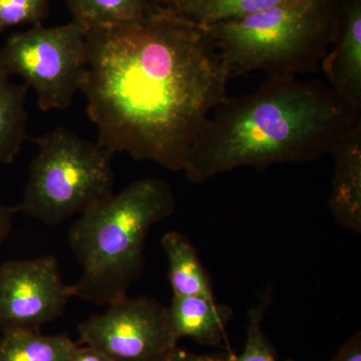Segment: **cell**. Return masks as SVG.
I'll list each match as a JSON object with an SVG mask.
<instances>
[{"label": "cell", "mask_w": 361, "mask_h": 361, "mask_svg": "<svg viewBox=\"0 0 361 361\" xmlns=\"http://www.w3.org/2000/svg\"><path fill=\"white\" fill-rule=\"evenodd\" d=\"M283 0H159L160 6L194 25L207 26L239 20Z\"/></svg>", "instance_id": "14"}, {"label": "cell", "mask_w": 361, "mask_h": 361, "mask_svg": "<svg viewBox=\"0 0 361 361\" xmlns=\"http://www.w3.org/2000/svg\"><path fill=\"white\" fill-rule=\"evenodd\" d=\"M87 70L85 30L77 23L32 26L0 47V75H18L35 90L42 111L66 110L82 90Z\"/></svg>", "instance_id": "6"}, {"label": "cell", "mask_w": 361, "mask_h": 361, "mask_svg": "<svg viewBox=\"0 0 361 361\" xmlns=\"http://www.w3.org/2000/svg\"><path fill=\"white\" fill-rule=\"evenodd\" d=\"M331 44L320 63L327 82L361 108V0H341Z\"/></svg>", "instance_id": "9"}, {"label": "cell", "mask_w": 361, "mask_h": 361, "mask_svg": "<svg viewBox=\"0 0 361 361\" xmlns=\"http://www.w3.org/2000/svg\"><path fill=\"white\" fill-rule=\"evenodd\" d=\"M73 21L85 30L134 23L156 11L159 0H66Z\"/></svg>", "instance_id": "15"}, {"label": "cell", "mask_w": 361, "mask_h": 361, "mask_svg": "<svg viewBox=\"0 0 361 361\" xmlns=\"http://www.w3.org/2000/svg\"><path fill=\"white\" fill-rule=\"evenodd\" d=\"M161 243L168 258L173 295L215 298L210 278L191 241L182 233L171 231L161 237Z\"/></svg>", "instance_id": "12"}, {"label": "cell", "mask_w": 361, "mask_h": 361, "mask_svg": "<svg viewBox=\"0 0 361 361\" xmlns=\"http://www.w3.org/2000/svg\"><path fill=\"white\" fill-rule=\"evenodd\" d=\"M68 361H111L108 356L90 346L75 344Z\"/></svg>", "instance_id": "21"}, {"label": "cell", "mask_w": 361, "mask_h": 361, "mask_svg": "<svg viewBox=\"0 0 361 361\" xmlns=\"http://www.w3.org/2000/svg\"><path fill=\"white\" fill-rule=\"evenodd\" d=\"M330 361H361L360 332L351 336Z\"/></svg>", "instance_id": "19"}, {"label": "cell", "mask_w": 361, "mask_h": 361, "mask_svg": "<svg viewBox=\"0 0 361 361\" xmlns=\"http://www.w3.org/2000/svg\"><path fill=\"white\" fill-rule=\"evenodd\" d=\"M49 0H0V32L21 25H42Z\"/></svg>", "instance_id": "18"}, {"label": "cell", "mask_w": 361, "mask_h": 361, "mask_svg": "<svg viewBox=\"0 0 361 361\" xmlns=\"http://www.w3.org/2000/svg\"><path fill=\"white\" fill-rule=\"evenodd\" d=\"M173 334L180 338L193 339L203 345H219L233 316L231 307L216 302L215 298L201 296H174L168 306Z\"/></svg>", "instance_id": "11"}, {"label": "cell", "mask_w": 361, "mask_h": 361, "mask_svg": "<svg viewBox=\"0 0 361 361\" xmlns=\"http://www.w3.org/2000/svg\"><path fill=\"white\" fill-rule=\"evenodd\" d=\"M227 356L228 355H197L177 346L166 361H227Z\"/></svg>", "instance_id": "22"}, {"label": "cell", "mask_w": 361, "mask_h": 361, "mask_svg": "<svg viewBox=\"0 0 361 361\" xmlns=\"http://www.w3.org/2000/svg\"><path fill=\"white\" fill-rule=\"evenodd\" d=\"M32 141L39 153L30 164L18 211L44 224L58 225L114 193L115 154L99 142L61 127Z\"/></svg>", "instance_id": "5"}, {"label": "cell", "mask_w": 361, "mask_h": 361, "mask_svg": "<svg viewBox=\"0 0 361 361\" xmlns=\"http://www.w3.org/2000/svg\"><path fill=\"white\" fill-rule=\"evenodd\" d=\"M75 344L66 334L44 336L27 330L2 332L0 361H68Z\"/></svg>", "instance_id": "16"}, {"label": "cell", "mask_w": 361, "mask_h": 361, "mask_svg": "<svg viewBox=\"0 0 361 361\" xmlns=\"http://www.w3.org/2000/svg\"><path fill=\"white\" fill-rule=\"evenodd\" d=\"M87 70L80 92L111 153L184 170L230 78L205 27L159 4L147 18L85 30Z\"/></svg>", "instance_id": "1"}, {"label": "cell", "mask_w": 361, "mask_h": 361, "mask_svg": "<svg viewBox=\"0 0 361 361\" xmlns=\"http://www.w3.org/2000/svg\"><path fill=\"white\" fill-rule=\"evenodd\" d=\"M30 87L0 75V164L11 165L28 140L26 97Z\"/></svg>", "instance_id": "13"}, {"label": "cell", "mask_w": 361, "mask_h": 361, "mask_svg": "<svg viewBox=\"0 0 361 361\" xmlns=\"http://www.w3.org/2000/svg\"><path fill=\"white\" fill-rule=\"evenodd\" d=\"M334 173L329 207L337 222L361 231V121L334 142Z\"/></svg>", "instance_id": "10"}, {"label": "cell", "mask_w": 361, "mask_h": 361, "mask_svg": "<svg viewBox=\"0 0 361 361\" xmlns=\"http://www.w3.org/2000/svg\"><path fill=\"white\" fill-rule=\"evenodd\" d=\"M18 209L9 207L0 201V254L11 230H13L14 214Z\"/></svg>", "instance_id": "20"}, {"label": "cell", "mask_w": 361, "mask_h": 361, "mask_svg": "<svg viewBox=\"0 0 361 361\" xmlns=\"http://www.w3.org/2000/svg\"><path fill=\"white\" fill-rule=\"evenodd\" d=\"M78 325V344L111 361H166L177 348L168 306L149 296L128 295Z\"/></svg>", "instance_id": "7"}, {"label": "cell", "mask_w": 361, "mask_h": 361, "mask_svg": "<svg viewBox=\"0 0 361 361\" xmlns=\"http://www.w3.org/2000/svg\"><path fill=\"white\" fill-rule=\"evenodd\" d=\"M341 0H283L239 20L203 26L228 77L260 71L267 78L312 73L331 44Z\"/></svg>", "instance_id": "4"}, {"label": "cell", "mask_w": 361, "mask_h": 361, "mask_svg": "<svg viewBox=\"0 0 361 361\" xmlns=\"http://www.w3.org/2000/svg\"><path fill=\"white\" fill-rule=\"evenodd\" d=\"M268 305L269 298H264L248 311L244 350L239 355H228L227 361H278L262 327Z\"/></svg>", "instance_id": "17"}, {"label": "cell", "mask_w": 361, "mask_h": 361, "mask_svg": "<svg viewBox=\"0 0 361 361\" xmlns=\"http://www.w3.org/2000/svg\"><path fill=\"white\" fill-rule=\"evenodd\" d=\"M73 295L54 256L0 265V331H39L65 313Z\"/></svg>", "instance_id": "8"}, {"label": "cell", "mask_w": 361, "mask_h": 361, "mask_svg": "<svg viewBox=\"0 0 361 361\" xmlns=\"http://www.w3.org/2000/svg\"><path fill=\"white\" fill-rule=\"evenodd\" d=\"M360 110L322 80L267 78L213 111L183 172L200 184L244 166L317 160L360 122Z\"/></svg>", "instance_id": "2"}, {"label": "cell", "mask_w": 361, "mask_h": 361, "mask_svg": "<svg viewBox=\"0 0 361 361\" xmlns=\"http://www.w3.org/2000/svg\"><path fill=\"white\" fill-rule=\"evenodd\" d=\"M175 208L170 184L146 178L80 214L68 235L82 268V277L71 285L73 297L109 305L127 295L144 269L149 229L173 215Z\"/></svg>", "instance_id": "3"}]
</instances>
